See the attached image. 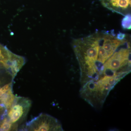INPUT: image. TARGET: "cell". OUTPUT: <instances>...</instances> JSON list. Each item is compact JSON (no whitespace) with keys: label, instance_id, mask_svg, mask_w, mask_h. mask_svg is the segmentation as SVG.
<instances>
[{"label":"cell","instance_id":"obj_3","mask_svg":"<svg viewBox=\"0 0 131 131\" xmlns=\"http://www.w3.org/2000/svg\"><path fill=\"white\" fill-rule=\"evenodd\" d=\"M31 101L28 98L15 97L12 105L7 110V117L10 122L18 127L25 119L30 110Z\"/></svg>","mask_w":131,"mask_h":131},{"label":"cell","instance_id":"obj_8","mask_svg":"<svg viewBox=\"0 0 131 131\" xmlns=\"http://www.w3.org/2000/svg\"><path fill=\"white\" fill-rule=\"evenodd\" d=\"M6 111H7V110L5 106L0 101V122H1V117L4 115H3L5 114Z\"/></svg>","mask_w":131,"mask_h":131},{"label":"cell","instance_id":"obj_1","mask_svg":"<svg viewBox=\"0 0 131 131\" xmlns=\"http://www.w3.org/2000/svg\"><path fill=\"white\" fill-rule=\"evenodd\" d=\"M100 36V31H97L73 41V50L80 66L82 86L96 79Z\"/></svg>","mask_w":131,"mask_h":131},{"label":"cell","instance_id":"obj_6","mask_svg":"<svg viewBox=\"0 0 131 131\" xmlns=\"http://www.w3.org/2000/svg\"><path fill=\"white\" fill-rule=\"evenodd\" d=\"M17 127L12 124L8 119L7 117L3 119L0 122V130L9 131L16 130Z\"/></svg>","mask_w":131,"mask_h":131},{"label":"cell","instance_id":"obj_7","mask_svg":"<svg viewBox=\"0 0 131 131\" xmlns=\"http://www.w3.org/2000/svg\"><path fill=\"white\" fill-rule=\"evenodd\" d=\"M131 14H128L126 16L122 19L121 24L122 27L124 29H131Z\"/></svg>","mask_w":131,"mask_h":131},{"label":"cell","instance_id":"obj_4","mask_svg":"<svg viewBox=\"0 0 131 131\" xmlns=\"http://www.w3.org/2000/svg\"><path fill=\"white\" fill-rule=\"evenodd\" d=\"M25 129L26 131H63L58 120L45 113L40 114L27 123Z\"/></svg>","mask_w":131,"mask_h":131},{"label":"cell","instance_id":"obj_2","mask_svg":"<svg viewBox=\"0 0 131 131\" xmlns=\"http://www.w3.org/2000/svg\"><path fill=\"white\" fill-rule=\"evenodd\" d=\"M130 71V38L127 35L124 42L103 64L102 73L98 80L105 76L124 77Z\"/></svg>","mask_w":131,"mask_h":131},{"label":"cell","instance_id":"obj_5","mask_svg":"<svg viewBox=\"0 0 131 131\" xmlns=\"http://www.w3.org/2000/svg\"><path fill=\"white\" fill-rule=\"evenodd\" d=\"M103 6L125 16L131 14V0H100Z\"/></svg>","mask_w":131,"mask_h":131}]
</instances>
